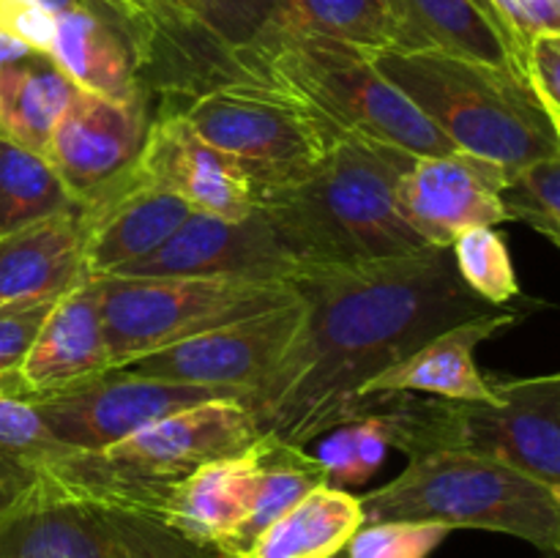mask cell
<instances>
[{
	"label": "cell",
	"mask_w": 560,
	"mask_h": 558,
	"mask_svg": "<svg viewBox=\"0 0 560 558\" xmlns=\"http://www.w3.org/2000/svg\"><path fill=\"white\" fill-rule=\"evenodd\" d=\"M509 170L465 151L416 156L397 184V208L424 246H448L476 228L506 222L501 186Z\"/></svg>",
	"instance_id": "14"
},
{
	"label": "cell",
	"mask_w": 560,
	"mask_h": 558,
	"mask_svg": "<svg viewBox=\"0 0 560 558\" xmlns=\"http://www.w3.org/2000/svg\"><path fill=\"white\" fill-rule=\"evenodd\" d=\"M77 206L49 162L0 137V239Z\"/></svg>",
	"instance_id": "28"
},
{
	"label": "cell",
	"mask_w": 560,
	"mask_h": 558,
	"mask_svg": "<svg viewBox=\"0 0 560 558\" xmlns=\"http://www.w3.org/2000/svg\"><path fill=\"white\" fill-rule=\"evenodd\" d=\"M290 284L304 321L246 405L260 435L293 446L353 421L361 388L435 334L501 312L465 288L443 246L353 266H304Z\"/></svg>",
	"instance_id": "1"
},
{
	"label": "cell",
	"mask_w": 560,
	"mask_h": 558,
	"mask_svg": "<svg viewBox=\"0 0 560 558\" xmlns=\"http://www.w3.org/2000/svg\"><path fill=\"white\" fill-rule=\"evenodd\" d=\"M260 438L255 414L222 397L175 410L98 452L49 460L47 498H77L164 518L173 487L211 460L244 452Z\"/></svg>",
	"instance_id": "3"
},
{
	"label": "cell",
	"mask_w": 560,
	"mask_h": 558,
	"mask_svg": "<svg viewBox=\"0 0 560 558\" xmlns=\"http://www.w3.org/2000/svg\"><path fill=\"white\" fill-rule=\"evenodd\" d=\"M55 301H14L0 306V381L20 375V364Z\"/></svg>",
	"instance_id": "34"
},
{
	"label": "cell",
	"mask_w": 560,
	"mask_h": 558,
	"mask_svg": "<svg viewBox=\"0 0 560 558\" xmlns=\"http://www.w3.org/2000/svg\"><path fill=\"white\" fill-rule=\"evenodd\" d=\"M88 279L80 206L0 239V306L55 301Z\"/></svg>",
	"instance_id": "21"
},
{
	"label": "cell",
	"mask_w": 560,
	"mask_h": 558,
	"mask_svg": "<svg viewBox=\"0 0 560 558\" xmlns=\"http://www.w3.org/2000/svg\"><path fill=\"white\" fill-rule=\"evenodd\" d=\"M0 558H230L167 523L77 498H42L0 520Z\"/></svg>",
	"instance_id": "10"
},
{
	"label": "cell",
	"mask_w": 560,
	"mask_h": 558,
	"mask_svg": "<svg viewBox=\"0 0 560 558\" xmlns=\"http://www.w3.org/2000/svg\"><path fill=\"white\" fill-rule=\"evenodd\" d=\"M109 370L295 301L293 284L208 277H96Z\"/></svg>",
	"instance_id": "9"
},
{
	"label": "cell",
	"mask_w": 560,
	"mask_h": 558,
	"mask_svg": "<svg viewBox=\"0 0 560 558\" xmlns=\"http://www.w3.org/2000/svg\"><path fill=\"white\" fill-rule=\"evenodd\" d=\"M47 465L0 449V520L47 496Z\"/></svg>",
	"instance_id": "37"
},
{
	"label": "cell",
	"mask_w": 560,
	"mask_h": 558,
	"mask_svg": "<svg viewBox=\"0 0 560 558\" xmlns=\"http://www.w3.org/2000/svg\"><path fill=\"white\" fill-rule=\"evenodd\" d=\"M301 321H304V304L295 295V301L277 310L137 356L115 367V372L148 377V381L213 388L246 405V399L262 386L268 372L290 348Z\"/></svg>",
	"instance_id": "11"
},
{
	"label": "cell",
	"mask_w": 560,
	"mask_h": 558,
	"mask_svg": "<svg viewBox=\"0 0 560 558\" xmlns=\"http://www.w3.org/2000/svg\"><path fill=\"white\" fill-rule=\"evenodd\" d=\"M222 397L230 394L107 370L58 392L25 399L60 446L71 452H98L175 410Z\"/></svg>",
	"instance_id": "12"
},
{
	"label": "cell",
	"mask_w": 560,
	"mask_h": 558,
	"mask_svg": "<svg viewBox=\"0 0 560 558\" xmlns=\"http://www.w3.org/2000/svg\"><path fill=\"white\" fill-rule=\"evenodd\" d=\"M252 77L284 85L310 102L339 131L402 148L413 156H443L457 148L392 85L366 49L312 33L266 27L235 47Z\"/></svg>",
	"instance_id": "6"
},
{
	"label": "cell",
	"mask_w": 560,
	"mask_h": 558,
	"mask_svg": "<svg viewBox=\"0 0 560 558\" xmlns=\"http://www.w3.org/2000/svg\"><path fill=\"white\" fill-rule=\"evenodd\" d=\"M320 485H328V476L315 454H306L304 446L266 435V465H262L255 503L238 534L224 545V556L244 558L273 520L282 518L293 503H299L306 492Z\"/></svg>",
	"instance_id": "27"
},
{
	"label": "cell",
	"mask_w": 560,
	"mask_h": 558,
	"mask_svg": "<svg viewBox=\"0 0 560 558\" xmlns=\"http://www.w3.org/2000/svg\"><path fill=\"white\" fill-rule=\"evenodd\" d=\"M446 536V525L383 520L361 525L345 550L348 558H430Z\"/></svg>",
	"instance_id": "32"
},
{
	"label": "cell",
	"mask_w": 560,
	"mask_h": 558,
	"mask_svg": "<svg viewBox=\"0 0 560 558\" xmlns=\"http://www.w3.org/2000/svg\"><path fill=\"white\" fill-rule=\"evenodd\" d=\"M74 82L49 55L27 49L0 66V137L44 156Z\"/></svg>",
	"instance_id": "25"
},
{
	"label": "cell",
	"mask_w": 560,
	"mask_h": 558,
	"mask_svg": "<svg viewBox=\"0 0 560 558\" xmlns=\"http://www.w3.org/2000/svg\"><path fill=\"white\" fill-rule=\"evenodd\" d=\"M498 403L424 399L416 394H375L355 419L375 416L386 441L408 457L465 452L498 460L530 479L560 490V377H498Z\"/></svg>",
	"instance_id": "5"
},
{
	"label": "cell",
	"mask_w": 560,
	"mask_h": 558,
	"mask_svg": "<svg viewBox=\"0 0 560 558\" xmlns=\"http://www.w3.org/2000/svg\"><path fill=\"white\" fill-rule=\"evenodd\" d=\"M359 501L364 523L408 520L446 525L448 531H498L550 558L560 550V490L479 454H413L397 479Z\"/></svg>",
	"instance_id": "7"
},
{
	"label": "cell",
	"mask_w": 560,
	"mask_h": 558,
	"mask_svg": "<svg viewBox=\"0 0 560 558\" xmlns=\"http://www.w3.org/2000/svg\"><path fill=\"white\" fill-rule=\"evenodd\" d=\"M137 167L180 197L195 213L246 219L255 211V184L249 175L175 113L151 115Z\"/></svg>",
	"instance_id": "17"
},
{
	"label": "cell",
	"mask_w": 560,
	"mask_h": 558,
	"mask_svg": "<svg viewBox=\"0 0 560 558\" xmlns=\"http://www.w3.org/2000/svg\"><path fill=\"white\" fill-rule=\"evenodd\" d=\"M448 249H452L459 279L479 299L498 310H506L509 301L517 299V274H514L512 255H509V246L498 228L468 230Z\"/></svg>",
	"instance_id": "29"
},
{
	"label": "cell",
	"mask_w": 560,
	"mask_h": 558,
	"mask_svg": "<svg viewBox=\"0 0 560 558\" xmlns=\"http://www.w3.org/2000/svg\"><path fill=\"white\" fill-rule=\"evenodd\" d=\"M77 206L85 228L88 279L113 277L153 255L195 213L137 164Z\"/></svg>",
	"instance_id": "16"
},
{
	"label": "cell",
	"mask_w": 560,
	"mask_h": 558,
	"mask_svg": "<svg viewBox=\"0 0 560 558\" xmlns=\"http://www.w3.org/2000/svg\"><path fill=\"white\" fill-rule=\"evenodd\" d=\"M512 44L514 60L539 33H560V0H490Z\"/></svg>",
	"instance_id": "36"
},
{
	"label": "cell",
	"mask_w": 560,
	"mask_h": 558,
	"mask_svg": "<svg viewBox=\"0 0 560 558\" xmlns=\"http://www.w3.org/2000/svg\"><path fill=\"white\" fill-rule=\"evenodd\" d=\"M107 370L109 348L98 312L96 284L93 279H85L60 295L47 312L25 361L20 364V381L25 383L27 397H36Z\"/></svg>",
	"instance_id": "20"
},
{
	"label": "cell",
	"mask_w": 560,
	"mask_h": 558,
	"mask_svg": "<svg viewBox=\"0 0 560 558\" xmlns=\"http://www.w3.org/2000/svg\"><path fill=\"white\" fill-rule=\"evenodd\" d=\"M520 71L550 120L560 126V33H539L520 58Z\"/></svg>",
	"instance_id": "35"
},
{
	"label": "cell",
	"mask_w": 560,
	"mask_h": 558,
	"mask_svg": "<svg viewBox=\"0 0 560 558\" xmlns=\"http://www.w3.org/2000/svg\"><path fill=\"white\" fill-rule=\"evenodd\" d=\"M388 9L397 25L399 53L438 49L520 71L503 33L474 0H388Z\"/></svg>",
	"instance_id": "23"
},
{
	"label": "cell",
	"mask_w": 560,
	"mask_h": 558,
	"mask_svg": "<svg viewBox=\"0 0 560 558\" xmlns=\"http://www.w3.org/2000/svg\"><path fill=\"white\" fill-rule=\"evenodd\" d=\"M159 113L180 115L202 140L228 153L255 189L299 178L342 135L299 93L262 77L222 82Z\"/></svg>",
	"instance_id": "8"
},
{
	"label": "cell",
	"mask_w": 560,
	"mask_h": 558,
	"mask_svg": "<svg viewBox=\"0 0 560 558\" xmlns=\"http://www.w3.org/2000/svg\"><path fill=\"white\" fill-rule=\"evenodd\" d=\"M36 3L47 5V9H52V11H66V9H71V5H80L82 0H36Z\"/></svg>",
	"instance_id": "40"
},
{
	"label": "cell",
	"mask_w": 560,
	"mask_h": 558,
	"mask_svg": "<svg viewBox=\"0 0 560 558\" xmlns=\"http://www.w3.org/2000/svg\"><path fill=\"white\" fill-rule=\"evenodd\" d=\"M501 206L506 222H523L560 244V156L539 159L509 170L501 186Z\"/></svg>",
	"instance_id": "30"
},
{
	"label": "cell",
	"mask_w": 560,
	"mask_h": 558,
	"mask_svg": "<svg viewBox=\"0 0 560 558\" xmlns=\"http://www.w3.org/2000/svg\"><path fill=\"white\" fill-rule=\"evenodd\" d=\"M361 525L359 496L320 485L273 520L244 558H334Z\"/></svg>",
	"instance_id": "24"
},
{
	"label": "cell",
	"mask_w": 560,
	"mask_h": 558,
	"mask_svg": "<svg viewBox=\"0 0 560 558\" xmlns=\"http://www.w3.org/2000/svg\"><path fill=\"white\" fill-rule=\"evenodd\" d=\"M266 465V435L244 452L211 460L173 487L162 523L186 539L224 550L249 518Z\"/></svg>",
	"instance_id": "19"
},
{
	"label": "cell",
	"mask_w": 560,
	"mask_h": 558,
	"mask_svg": "<svg viewBox=\"0 0 560 558\" xmlns=\"http://www.w3.org/2000/svg\"><path fill=\"white\" fill-rule=\"evenodd\" d=\"M474 3H476V5H479V9H481V14H485V16H487V20H490V22H492V25H495V27H498V31H501V33H503V38H506V44H509V36H506V31H503L501 20H498V14H495V9H492V5H490V0H474ZM509 47H512V44H509ZM512 55H514V53H512Z\"/></svg>",
	"instance_id": "39"
},
{
	"label": "cell",
	"mask_w": 560,
	"mask_h": 558,
	"mask_svg": "<svg viewBox=\"0 0 560 558\" xmlns=\"http://www.w3.org/2000/svg\"><path fill=\"white\" fill-rule=\"evenodd\" d=\"M197 20L230 47L249 44L273 20L277 0H186Z\"/></svg>",
	"instance_id": "33"
},
{
	"label": "cell",
	"mask_w": 560,
	"mask_h": 558,
	"mask_svg": "<svg viewBox=\"0 0 560 558\" xmlns=\"http://www.w3.org/2000/svg\"><path fill=\"white\" fill-rule=\"evenodd\" d=\"M520 321L517 312L501 310L479 321L459 323L435 334L399 364L388 367L361 388V399L375 394H427L441 399H468V403H498L501 392L495 377L481 375L476 367V348ZM359 399V403H361Z\"/></svg>",
	"instance_id": "18"
},
{
	"label": "cell",
	"mask_w": 560,
	"mask_h": 558,
	"mask_svg": "<svg viewBox=\"0 0 560 558\" xmlns=\"http://www.w3.org/2000/svg\"><path fill=\"white\" fill-rule=\"evenodd\" d=\"M58 11L36 0H0V25L36 53L47 55Z\"/></svg>",
	"instance_id": "38"
},
{
	"label": "cell",
	"mask_w": 560,
	"mask_h": 558,
	"mask_svg": "<svg viewBox=\"0 0 560 558\" xmlns=\"http://www.w3.org/2000/svg\"><path fill=\"white\" fill-rule=\"evenodd\" d=\"M317 441H320V449L315 457L326 468L328 485L339 487V490L359 487L372 479L386 463V452L392 449L375 416L339 425L337 430L326 432Z\"/></svg>",
	"instance_id": "31"
},
{
	"label": "cell",
	"mask_w": 560,
	"mask_h": 558,
	"mask_svg": "<svg viewBox=\"0 0 560 558\" xmlns=\"http://www.w3.org/2000/svg\"><path fill=\"white\" fill-rule=\"evenodd\" d=\"M301 268L257 211L246 219L191 213L153 255L113 277H208L290 284Z\"/></svg>",
	"instance_id": "13"
},
{
	"label": "cell",
	"mask_w": 560,
	"mask_h": 558,
	"mask_svg": "<svg viewBox=\"0 0 560 558\" xmlns=\"http://www.w3.org/2000/svg\"><path fill=\"white\" fill-rule=\"evenodd\" d=\"M268 27L326 36L366 53L399 47L388 0H277Z\"/></svg>",
	"instance_id": "26"
},
{
	"label": "cell",
	"mask_w": 560,
	"mask_h": 558,
	"mask_svg": "<svg viewBox=\"0 0 560 558\" xmlns=\"http://www.w3.org/2000/svg\"><path fill=\"white\" fill-rule=\"evenodd\" d=\"M151 113L142 98L118 102L74 85L69 104L49 135L44 159L58 173L74 202L135 167L145 146Z\"/></svg>",
	"instance_id": "15"
},
{
	"label": "cell",
	"mask_w": 560,
	"mask_h": 558,
	"mask_svg": "<svg viewBox=\"0 0 560 558\" xmlns=\"http://www.w3.org/2000/svg\"><path fill=\"white\" fill-rule=\"evenodd\" d=\"M413 153L361 135L334 140L299 178L255 189V211L301 266H353L424 246L397 208Z\"/></svg>",
	"instance_id": "2"
},
{
	"label": "cell",
	"mask_w": 560,
	"mask_h": 558,
	"mask_svg": "<svg viewBox=\"0 0 560 558\" xmlns=\"http://www.w3.org/2000/svg\"><path fill=\"white\" fill-rule=\"evenodd\" d=\"M381 74L457 151L506 170L560 156V126L550 120L517 69L438 49L370 53Z\"/></svg>",
	"instance_id": "4"
},
{
	"label": "cell",
	"mask_w": 560,
	"mask_h": 558,
	"mask_svg": "<svg viewBox=\"0 0 560 558\" xmlns=\"http://www.w3.org/2000/svg\"><path fill=\"white\" fill-rule=\"evenodd\" d=\"M47 55L82 91L118 102H145L129 38L88 5L58 11Z\"/></svg>",
	"instance_id": "22"
}]
</instances>
